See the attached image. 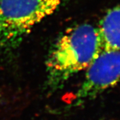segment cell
I'll return each mask as SVG.
<instances>
[{
	"instance_id": "obj_4",
	"label": "cell",
	"mask_w": 120,
	"mask_h": 120,
	"mask_svg": "<svg viewBox=\"0 0 120 120\" xmlns=\"http://www.w3.org/2000/svg\"><path fill=\"white\" fill-rule=\"evenodd\" d=\"M98 28L103 49L120 50V4L107 11Z\"/></svg>"
},
{
	"instance_id": "obj_3",
	"label": "cell",
	"mask_w": 120,
	"mask_h": 120,
	"mask_svg": "<svg viewBox=\"0 0 120 120\" xmlns=\"http://www.w3.org/2000/svg\"><path fill=\"white\" fill-rule=\"evenodd\" d=\"M86 70L71 101L75 107L96 98L120 81V50L102 49Z\"/></svg>"
},
{
	"instance_id": "obj_2",
	"label": "cell",
	"mask_w": 120,
	"mask_h": 120,
	"mask_svg": "<svg viewBox=\"0 0 120 120\" xmlns=\"http://www.w3.org/2000/svg\"><path fill=\"white\" fill-rule=\"evenodd\" d=\"M63 0H0V48L17 47L32 29L59 8Z\"/></svg>"
},
{
	"instance_id": "obj_1",
	"label": "cell",
	"mask_w": 120,
	"mask_h": 120,
	"mask_svg": "<svg viewBox=\"0 0 120 120\" xmlns=\"http://www.w3.org/2000/svg\"><path fill=\"white\" fill-rule=\"evenodd\" d=\"M102 49L98 27L82 23L67 30L48 56V87L52 91L62 87L73 75L87 68Z\"/></svg>"
},
{
	"instance_id": "obj_5",
	"label": "cell",
	"mask_w": 120,
	"mask_h": 120,
	"mask_svg": "<svg viewBox=\"0 0 120 120\" xmlns=\"http://www.w3.org/2000/svg\"><path fill=\"white\" fill-rule=\"evenodd\" d=\"M1 96L0 95V104H1Z\"/></svg>"
}]
</instances>
